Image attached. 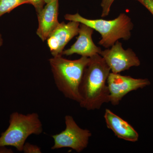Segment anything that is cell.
Returning a JSON list of instances; mask_svg holds the SVG:
<instances>
[{
  "label": "cell",
  "instance_id": "cell-12",
  "mask_svg": "<svg viewBox=\"0 0 153 153\" xmlns=\"http://www.w3.org/2000/svg\"><path fill=\"white\" fill-rule=\"evenodd\" d=\"M25 4H29L28 0H0V17Z\"/></svg>",
  "mask_w": 153,
  "mask_h": 153
},
{
  "label": "cell",
  "instance_id": "cell-8",
  "mask_svg": "<svg viewBox=\"0 0 153 153\" xmlns=\"http://www.w3.org/2000/svg\"><path fill=\"white\" fill-rule=\"evenodd\" d=\"M79 22L69 21L67 24L63 22L47 38V44L53 57L62 55L64 47L79 33Z\"/></svg>",
  "mask_w": 153,
  "mask_h": 153
},
{
  "label": "cell",
  "instance_id": "cell-17",
  "mask_svg": "<svg viewBox=\"0 0 153 153\" xmlns=\"http://www.w3.org/2000/svg\"><path fill=\"white\" fill-rule=\"evenodd\" d=\"M3 43V40L1 35L0 34V47H1Z\"/></svg>",
  "mask_w": 153,
  "mask_h": 153
},
{
  "label": "cell",
  "instance_id": "cell-10",
  "mask_svg": "<svg viewBox=\"0 0 153 153\" xmlns=\"http://www.w3.org/2000/svg\"><path fill=\"white\" fill-rule=\"evenodd\" d=\"M58 0H52L37 13L38 27L37 34L42 41L47 40L59 25L58 22Z\"/></svg>",
  "mask_w": 153,
  "mask_h": 153
},
{
  "label": "cell",
  "instance_id": "cell-5",
  "mask_svg": "<svg viewBox=\"0 0 153 153\" xmlns=\"http://www.w3.org/2000/svg\"><path fill=\"white\" fill-rule=\"evenodd\" d=\"M66 128L60 133L52 136L54 140L52 150L70 148L80 153L87 147L92 135L90 131L80 128L71 115L65 117Z\"/></svg>",
  "mask_w": 153,
  "mask_h": 153
},
{
  "label": "cell",
  "instance_id": "cell-4",
  "mask_svg": "<svg viewBox=\"0 0 153 153\" xmlns=\"http://www.w3.org/2000/svg\"><path fill=\"white\" fill-rule=\"evenodd\" d=\"M43 131V125L38 114L14 112L10 115L8 127L1 134L0 147H14L22 152L28 137L39 135Z\"/></svg>",
  "mask_w": 153,
  "mask_h": 153
},
{
  "label": "cell",
  "instance_id": "cell-15",
  "mask_svg": "<svg viewBox=\"0 0 153 153\" xmlns=\"http://www.w3.org/2000/svg\"><path fill=\"white\" fill-rule=\"evenodd\" d=\"M29 4H31L36 9L37 13H39L44 7L45 3L44 0H28Z\"/></svg>",
  "mask_w": 153,
  "mask_h": 153
},
{
  "label": "cell",
  "instance_id": "cell-7",
  "mask_svg": "<svg viewBox=\"0 0 153 153\" xmlns=\"http://www.w3.org/2000/svg\"><path fill=\"white\" fill-rule=\"evenodd\" d=\"M110 48L102 50L100 55L112 73H120L140 65L139 58L132 49H124L122 44L118 41Z\"/></svg>",
  "mask_w": 153,
  "mask_h": 153
},
{
  "label": "cell",
  "instance_id": "cell-13",
  "mask_svg": "<svg viewBox=\"0 0 153 153\" xmlns=\"http://www.w3.org/2000/svg\"><path fill=\"white\" fill-rule=\"evenodd\" d=\"M114 0H102L101 17H105L109 15L111 7Z\"/></svg>",
  "mask_w": 153,
  "mask_h": 153
},
{
  "label": "cell",
  "instance_id": "cell-14",
  "mask_svg": "<svg viewBox=\"0 0 153 153\" xmlns=\"http://www.w3.org/2000/svg\"><path fill=\"white\" fill-rule=\"evenodd\" d=\"M25 153H41V149L37 145L29 143H25L23 147V151Z\"/></svg>",
  "mask_w": 153,
  "mask_h": 153
},
{
  "label": "cell",
  "instance_id": "cell-6",
  "mask_svg": "<svg viewBox=\"0 0 153 153\" xmlns=\"http://www.w3.org/2000/svg\"><path fill=\"white\" fill-rule=\"evenodd\" d=\"M150 84V81L147 78H134L111 72L107 79L109 102L113 105H117L129 92L142 89Z\"/></svg>",
  "mask_w": 153,
  "mask_h": 153
},
{
  "label": "cell",
  "instance_id": "cell-3",
  "mask_svg": "<svg viewBox=\"0 0 153 153\" xmlns=\"http://www.w3.org/2000/svg\"><path fill=\"white\" fill-rule=\"evenodd\" d=\"M64 18L68 21L84 24L98 32L101 36L98 44L105 49L112 47L120 39L129 40L134 27L131 19L124 13L111 20L87 19L78 13L66 14Z\"/></svg>",
  "mask_w": 153,
  "mask_h": 153
},
{
  "label": "cell",
  "instance_id": "cell-16",
  "mask_svg": "<svg viewBox=\"0 0 153 153\" xmlns=\"http://www.w3.org/2000/svg\"><path fill=\"white\" fill-rule=\"evenodd\" d=\"M144 6L153 16V0H137Z\"/></svg>",
  "mask_w": 153,
  "mask_h": 153
},
{
  "label": "cell",
  "instance_id": "cell-1",
  "mask_svg": "<svg viewBox=\"0 0 153 153\" xmlns=\"http://www.w3.org/2000/svg\"><path fill=\"white\" fill-rule=\"evenodd\" d=\"M110 72L100 54L90 57L79 85L81 108L88 111L99 109L104 103L109 102L107 79Z\"/></svg>",
  "mask_w": 153,
  "mask_h": 153
},
{
  "label": "cell",
  "instance_id": "cell-2",
  "mask_svg": "<svg viewBox=\"0 0 153 153\" xmlns=\"http://www.w3.org/2000/svg\"><path fill=\"white\" fill-rule=\"evenodd\" d=\"M90 58L81 57L70 60L62 55L49 60L54 81L58 90L66 98L79 103L81 99L79 88L84 70Z\"/></svg>",
  "mask_w": 153,
  "mask_h": 153
},
{
  "label": "cell",
  "instance_id": "cell-11",
  "mask_svg": "<svg viewBox=\"0 0 153 153\" xmlns=\"http://www.w3.org/2000/svg\"><path fill=\"white\" fill-rule=\"evenodd\" d=\"M104 118L108 128L112 131L118 138L131 142L138 140L139 135L137 131L126 121L110 110H105Z\"/></svg>",
  "mask_w": 153,
  "mask_h": 153
},
{
  "label": "cell",
  "instance_id": "cell-9",
  "mask_svg": "<svg viewBox=\"0 0 153 153\" xmlns=\"http://www.w3.org/2000/svg\"><path fill=\"white\" fill-rule=\"evenodd\" d=\"M94 30L83 24L79 25L78 38L69 49L63 50L62 55L70 56L74 54L82 57H91L96 55H100L102 49L94 43L92 36Z\"/></svg>",
  "mask_w": 153,
  "mask_h": 153
},
{
  "label": "cell",
  "instance_id": "cell-18",
  "mask_svg": "<svg viewBox=\"0 0 153 153\" xmlns=\"http://www.w3.org/2000/svg\"><path fill=\"white\" fill-rule=\"evenodd\" d=\"M52 1V0H44V1H45V3H46V4Z\"/></svg>",
  "mask_w": 153,
  "mask_h": 153
}]
</instances>
